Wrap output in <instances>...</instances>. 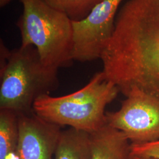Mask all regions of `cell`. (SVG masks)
Wrapping results in <instances>:
<instances>
[{"label": "cell", "mask_w": 159, "mask_h": 159, "mask_svg": "<svg viewBox=\"0 0 159 159\" xmlns=\"http://www.w3.org/2000/svg\"><path fill=\"white\" fill-rule=\"evenodd\" d=\"M119 89L102 71L74 93L63 96L45 94L34 103L33 111L51 123L93 133L107 125V106L117 96Z\"/></svg>", "instance_id": "1"}, {"label": "cell", "mask_w": 159, "mask_h": 159, "mask_svg": "<svg viewBox=\"0 0 159 159\" xmlns=\"http://www.w3.org/2000/svg\"><path fill=\"white\" fill-rule=\"evenodd\" d=\"M23 14L17 25L21 47H35L42 62L59 69L73 62V21L43 0H20Z\"/></svg>", "instance_id": "2"}, {"label": "cell", "mask_w": 159, "mask_h": 159, "mask_svg": "<svg viewBox=\"0 0 159 159\" xmlns=\"http://www.w3.org/2000/svg\"><path fill=\"white\" fill-rule=\"evenodd\" d=\"M57 73L58 69L42 62L34 46L10 51L5 66L0 67V109L33 112L39 97L58 87Z\"/></svg>", "instance_id": "3"}, {"label": "cell", "mask_w": 159, "mask_h": 159, "mask_svg": "<svg viewBox=\"0 0 159 159\" xmlns=\"http://www.w3.org/2000/svg\"><path fill=\"white\" fill-rule=\"evenodd\" d=\"M125 96L119 110L106 113L107 124L122 132L131 144L159 140V100L135 87Z\"/></svg>", "instance_id": "4"}, {"label": "cell", "mask_w": 159, "mask_h": 159, "mask_svg": "<svg viewBox=\"0 0 159 159\" xmlns=\"http://www.w3.org/2000/svg\"><path fill=\"white\" fill-rule=\"evenodd\" d=\"M123 0H102L84 19L73 21V59L81 63L100 58L113 33L116 12Z\"/></svg>", "instance_id": "5"}, {"label": "cell", "mask_w": 159, "mask_h": 159, "mask_svg": "<svg viewBox=\"0 0 159 159\" xmlns=\"http://www.w3.org/2000/svg\"><path fill=\"white\" fill-rule=\"evenodd\" d=\"M18 159H54L61 126L41 118L34 111L18 114Z\"/></svg>", "instance_id": "6"}, {"label": "cell", "mask_w": 159, "mask_h": 159, "mask_svg": "<svg viewBox=\"0 0 159 159\" xmlns=\"http://www.w3.org/2000/svg\"><path fill=\"white\" fill-rule=\"evenodd\" d=\"M91 159H132L131 143L107 124L90 134Z\"/></svg>", "instance_id": "7"}, {"label": "cell", "mask_w": 159, "mask_h": 159, "mask_svg": "<svg viewBox=\"0 0 159 159\" xmlns=\"http://www.w3.org/2000/svg\"><path fill=\"white\" fill-rule=\"evenodd\" d=\"M90 133L69 128L61 131L54 159H91Z\"/></svg>", "instance_id": "8"}, {"label": "cell", "mask_w": 159, "mask_h": 159, "mask_svg": "<svg viewBox=\"0 0 159 159\" xmlns=\"http://www.w3.org/2000/svg\"><path fill=\"white\" fill-rule=\"evenodd\" d=\"M19 139L18 113L0 109V159H9L16 154Z\"/></svg>", "instance_id": "9"}, {"label": "cell", "mask_w": 159, "mask_h": 159, "mask_svg": "<svg viewBox=\"0 0 159 159\" xmlns=\"http://www.w3.org/2000/svg\"><path fill=\"white\" fill-rule=\"evenodd\" d=\"M48 6L66 14L72 21L84 19L102 0H43Z\"/></svg>", "instance_id": "10"}, {"label": "cell", "mask_w": 159, "mask_h": 159, "mask_svg": "<svg viewBox=\"0 0 159 159\" xmlns=\"http://www.w3.org/2000/svg\"><path fill=\"white\" fill-rule=\"evenodd\" d=\"M131 155L159 159V140L142 144H131Z\"/></svg>", "instance_id": "11"}, {"label": "cell", "mask_w": 159, "mask_h": 159, "mask_svg": "<svg viewBox=\"0 0 159 159\" xmlns=\"http://www.w3.org/2000/svg\"><path fill=\"white\" fill-rule=\"evenodd\" d=\"M12 0H0V7H3L8 4Z\"/></svg>", "instance_id": "12"}, {"label": "cell", "mask_w": 159, "mask_h": 159, "mask_svg": "<svg viewBox=\"0 0 159 159\" xmlns=\"http://www.w3.org/2000/svg\"><path fill=\"white\" fill-rule=\"evenodd\" d=\"M132 159H156L153 158H150V157H139L132 155Z\"/></svg>", "instance_id": "13"}]
</instances>
